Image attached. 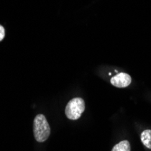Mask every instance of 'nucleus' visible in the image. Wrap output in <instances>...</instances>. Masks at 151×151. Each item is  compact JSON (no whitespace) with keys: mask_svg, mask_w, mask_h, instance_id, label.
<instances>
[{"mask_svg":"<svg viewBox=\"0 0 151 151\" xmlns=\"http://www.w3.org/2000/svg\"><path fill=\"white\" fill-rule=\"evenodd\" d=\"M51 129L45 115L38 114L34 119V136L36 141L45 142L50 136Z\"/></svg>","mask_w":151,"mask_h":151,"instance_id":"1","label":"nucleus"},{"mask_svg":"<svg viewBox=\"0 0 151 151\" xmlns=\"http://www.w3.org/2000/svg\"><path fill=\"white\" fill-rule=\"evenodd\" d=\"M84 109H85V102L83 99L73 98L67 103L65 108V114L69 119L76 120L79 119L82 112L84 111Z\"/></svg>","mask_w":151,"mask_h":151,"instance_id":"2","label":"nucleus"},{"mask_svg":"<svg viewBox=\"0 0 151 151\" xmlns=\"http://www.w3.org/2000/svg\"><path fill=\"white\" fill-rule=\"evenodd\" d=\"M111 84L118 88H125L131 83V77L129 74L125 73H120L116 74L111 79Z\"/></svg>","mask_w":151,"mask_h":151,"instance_id":"3","label":"nucleus"},{"mask_svg":"<svg viewBox=\"0 0 151 151\" xmlns=\"http://www.w3.org/2000/svg\"><path fill=\"white\" fill-rule=\"evenodd\" d=\"M141 141L145 147L151 149V129H146L141 133Z\"/></svg>","mask_w":151,"mask_h":151,"instance_id":"4","label":"nucleus"},{"mask_svg":"<svg viewBox=\"0 0 151 151\" xmlns=\"http://www.w3.org/2000/svg\"><path fill=\"white\" fill-rule=\"evenodd\" d=\"M111 151H130V144L128 140H122L116 144Z\"/></svg>","mask_w":151,"mask_h":151,"instance_id":"5","label":"nucleus"},{"mask_svg":"<svg viewBox=\"0 0 151 151\" xmlns=\"http://www.w3.org/2000/svg\"><path fill=\"white\" fill-rule=\"evenodd\" d=\"M5 37V28L0 24V41H2Z\"/></svg>","mask_w":151,"mask_h":151,"instance_id":"6","label":"nucleus"}]
</instances>
